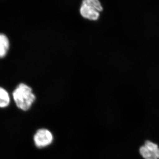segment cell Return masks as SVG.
Masks as SVG:
<instances>
[{"instance_id": "obj_1", "label": "cell", "mask_w": 159, "mask_h": 159, "mask_svg": "<svg viewBox=\"0 0 159 159\" xmlns=\"http://www.w3.org/2000/svg\"><path fill=\"white\" fill-rule=\"evenodd\" d=\"M16 106L22 110H29L35 100L32 89L25 84L21 83L12 93Z\"/></svg>"}, {"instance_id": "obj_2", "label": "cell", "mask_w": 159, "mask_h": 159, "mask_svg": "<svg viewBox=\"0 0 159 159\" xmlns=\"http://www.w3.org/2000/svg\"><path fill=\"white\" fill-rule=\"evenodd\" d=\"M102 10V6L98 0H86L83 2L80 12L84 17L96 20L99 17V11Z\"/></svg>"}, {"instance_id": "obj_3", "label": "cell", "mask_w": 159, "mask_h": 159, "mask_svg": "<svg viewBox=\"0 0 159 159\" xmlns=\"http://www.w3.org/2000/svg\"><path fill=\"white\" fill-rule=\"evenodd\" d=\"M54 135L51 131L45 128L38 129L33 137L34 145L38 148H46L53 143Z\"/></svg>"}, {"instance_id": "obj_4", "label": "cell", "mask_w": 159, "mask_h": 159, "mask_svg": "<svg viewBox=\"0 0 159 159\" xmlns=\"http://www.w3.org/2000/svg\"><path fill=\"white\" fill-rule=\"evenodd\" d=\"M9 46V40L5 34H0V58L7 54Z\"/></svg>"}, {"instance_id": "obj_5", "label": "cell", "mask_w": 159, "mask_h": 159, "mask_svg": "<svg viewBox=\"0 0 159 159\" xmlns=\"http://www.w3.org/2000/svg\"><path fill=\"white\" fill-rule=\"evenodd\" d=\"M10 103V97L8 92L5 89L0 87V107H7Z\"/></svg>"}, {"instance_id": "obj_6", "label": "cell", "mask_w": 159, "mask_h": 159, "mask_svg": "<svg viewBox=\"0 0 159 159\" xmlns=\"http://www.w3.org/2000/svg\"><path fill=\"white\" fill-rule=\"evenodd\" d=\"M139 152L144 159H158L154 154L148 150L145 145H142L139 148Z\"/></svg>"}, {"instance_id": "obj_7", "label": "cell", "mask_w": 159, "mask_h": 159, "mask_svg": "<svg viewBox=\"0 0 159 159\" xmlns=\"http://www.w3.org/2000/svg\"><path fill=\"white\" fill-rule=\"evenodd\" d=\"M148 150L154 154L159 159V147L156 143L150 141H146L144 145Z\"/></svg>"}]
</instances>
